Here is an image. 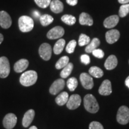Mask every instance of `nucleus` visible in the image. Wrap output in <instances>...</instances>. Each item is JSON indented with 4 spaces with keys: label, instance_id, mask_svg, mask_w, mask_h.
<instances>
[{
    "label": "nucleus",
    "instance_id": "nucleus-3",
    "mask_svg": "<svg viewBox=\"0 0 129 129\" xmlns=\"http://www.w3.org/2000/svg\"><path fill=\"white\" fill-rule=\"evenodd\" d=\"M18 23L19 29L22 32H30L33 29L34 26L33 19L28 16H21L19 19Z\"/></svg>",
    "mask_w": 129,
    "mask_h": 129
},
{
    "label": "nucleus",
    "instance_id": "nucleus-33",
    "mask_svg": "<svg viewBox=\"0 0 129 129\" xmlns=\"http://www.w3.org/2000/svg\"><path fill=\"white\" fill-rule=\"evenodd\" d=\"M35 3L38 6L43 9H46L50 6L51 3V0H34Z\"/></svg>",
    "mask_w": 129,
    "mask_h": 129
},
{
    "label": "nucleus",
    "instance_id": "nucleus-39",
    "mask_svg": "<svg viewBox=\"0 0 129 129\" xmlns=\"http://www.w3.org/2000/svg\"><path fill=\"white\" fill-rule=\"evenodd\" d=\"M118 1L121 4H126L129 3V0H118Z\"/></svg>",
    "mask_w": 129,
    "mask_h": 129
},
{
    "label": "nucleus",
    "instance_id": "nucleus-16",
    "mask_svg": "<svg viewBox=\"0 0 129 129\" xmlns=\"http://www.w3.org/2000/svg\"><path fill=\"white\" fill-rule=\"evenodd\" d=\"M29 66V62L25 59H22L16 62L14 65V70L17 73L23 72Z\"/></svg>",
    "mask_w": 129,
    "mask_h": 129
},
{
    "label": "nucleus",
    "instance_id": "nucleus-25",
    "mask_svg": "<svg viewBox=\"0 0 129 129\" xmlns=\"http://www.w3.org/2000/svg\"><path fill=\"white\" fill-rule=\"evenodd\" d=\"M54 20V19L52 16L49 14H43L40 17V23L43 26H47L51 24Z\"/></svg>",
    "mask_w": 129,
    "mask_h": 129
},
{
    "label": "nucleus",
    "instance_id": "nucleus-4",
    "mask_svg": "<svg viewBox=\"0 0 129 129\" xmlns=\"http://www.w3.org/2000/svg\"><path fill=\"white\" fill-rule=\"evenodd\" d=\"M117 120L118 123L125 125L129 122V108L126 106H121L118 109L117 114Z\"/></svg>",
    "mask_w": 129,
    "mask_h": 129
},
{
    "label": "nucleus",
    "instance_id": "nucleus-36",
    "mask_svg": "<svg viewBox=\"0 0 129 129\" xmlns=\"http://www.w3.org/2000/svg\"><path fill=\"white\" fill-rule=\"evenodd\" d=\"M81 61L84 64H88L90 63V58L87 54H83L81 56Z\"/></svg>",
    "mask_w": 129,
    "mask_h": 129
},
{
    "label": "nucleus",
    "instance_id": "nucleus-37",
    "mask_svg": "<svg viewBox=\"0 0 129 129\" xmlns=\"http://www.w3.org/2000/svg\"><path fill=\"white\" fill-rule=\"evenodd\" d=\"M67 3L69 5L72 6H74L77 4L78 3V0H67Z\"/></svg>",
    "mask_w": 129,
    "mask_h": 129
},
{
    "label": "nucleus",
    "instance_id": "nucleus-41",
    "mask_svg": "<svg viewBox=\"0 0 129 129\" xmlns=\"http://www.w3.org/2000/svg\"><path fill=\"white\" fill-rule=\"evenodd\" d=\"M3 40H4V37H3V35L1 34H0V44L2 43Z\"/></svg>",
    "mask_w": 129,
    "mask_h": 129
},
{
    "label": "nucleus",
    "instance_id": "nucleus-10",
    "mask_svg": "<svg viewBox=\"0 0 129 129\" xmlns=\"http://www.w3.org/2000/svg\"><path fill=\"white\" fill-rule=\"evenodd\" d=\"M81 103V98L79 94H72L69 98L67 106L69 109L74 110L78 108Z\"/></svg>",
    "mask_w": 129,
    "mask_h": 129
},
{
    "label": "nucleus",
    "instance_id": "nucleus-42",
    "mask_svg": "<svg viewBox=\"0 0 129 129\" xmlns=\"http://www.w3.org/2000/svg\"><path fill=\"white\" fill-rule=\"evenodd\" d=\"M29 129H38V128H37V127L36 126H34V125H33V126L30 127Z\"/></svg>",
    "mask_w": 129,
    "mask_h": 129
},
{
    "label": "nucleus",
    "instance_id": "nucleus-32",
    "mask_svg": "<svg viewBox=\"0 0 129 129\" xmlns=\"http://www.w3.org/2000/svg\"><path fill=\"white\" fill-rule=\"evenodd\" d=\"M77 46V42L75 40H71L69 43L68 44L66 47V51L67 53H69V54H71L74 52L75 50V48Z\"/></svg>",
    "mask_w": 129,
    "mask_h": 129
},
{
    "label": "nucleus",
    "instance_id": "nucleus-31",
    "mask_svg": "<svg viewBox=\"0 0 129 129\" xmlns=\"http://www.w3.org/2000/svg\"><path fill=\"white\" fill-rule=\"evenodd\" d=\"M129 13V4H122L119 10V16L120 17H124Z\"/></svg>",
    "mask_w": 129,
    "mask_h": 129
},
{
    "label": "nucleus",
    "instance_id": "nucleus-23",
    "mask_svg": "<svg viewBox=\"0 0 129 129\" xmlns=\"http://www.w3.org/2000/svg\"><path fill=\"white\" fill-rule=\"evenodd\" d=\"M65 40L64 39H59L58 41L56 42V44H54V47H53V51H54V54H59L62 52L65 46Z\"/></svg>",
    "mask_w": 129,
    "mask_h": 129
},
{
    "label": "nucleus",
    "instance_id": "nucleus-43",
    "mask_svg": "<svg viewBox=\"0 0 129 129\" xmlns=\"http://www.w3.org/2000/svg\"><path fill=\"white\" fill-rule=\"evenodd\" d=\"M128 63H129V60H128Z\"/></svg>",
    "mask_w": 129,
    "mask_h": 129
},
{
    "label": "nucleus",
    "instance_id": "nucleus-9",
    "mask_svg": "<svg viewBox=\"0 0 129 129\" xmlns=\"http://www.w3.org/2000/svg\"><path fill=\"white\" fill-rule=\"evenodd\" d=\"M17 117L15 114L10 113L5 116L3 120V125L7 129H12L17 123Z\"/></svg>",
    "mask_w": 129,
    "mask_h": 129
},
{
    "label": "nucleus",
    "instance_id": "nucleus-30",
    "mask_svg": "<svg viewBox=\"0 0 129 129\" xmlns=\"http://www.w3.org/2000/svg\"><path fill=\"white\" fill-rule=\"evenodd\" d=\"M90 42V37L84 34H81L80 35L78 40V44L80 46H84L88 45Z\"/></svg>",
    "mask_w": 129,
    "mask_h": 129
},
{
    "label": "nucleus",
    "instance_id": "nucleus-35",
    "mask_svg": "<svg viewBox=\"0 0 129 129\" xmlns=\"http://www.w3.org/2000/svg\"><path fill=\"white\" fill-rule=\"evenodd\" d=\"M89 129H104L101 123L98 121H92L89 125Z\"/></svg>",
    "mask_w": 129,
    "mask_h": 129
},
{
    "label": "nucleus",
    "instance_id": "nucleus-34",
    "mask_svg": "<svg viewBox=\"0 0 129 129\" xmlns=\"http://www.w3.org/2000/svg\"><path fill=\"white\" fill-rule=\"evenodd\" d=\"M92 54L94 57L99 58V59H102L105 56L104 51L101 49H99V48H97V49L94 50V51H93Z\"/></svg>",
    "mask_w": 129,
    "mask_h": 129
},
{
    "label": "nucleus",
    "instance_id": "nucleus-11",
    "mask_svg": "<svg viewBox=\"0 0 129 129\" xmlns=\"http://www.w3.org/2000/svg\"><path fill=\"white\" fill-rule=\"evenodd\" d=\"M65 82L63 79H57L55 81H54L50 87L49 91L51 94L56 95L59 93L61 90L63 89Z\"/></svg>",
    "mask_w": 129,
    "mask_h": 129
},
{
    "label": "nucleus",
    "instance_id": "nucleus-40",
    "mask_svg": "<svg viewBox=\"0 0 129 129\" xmlns=\"http://www.w3.org/2000/svg\"><path fill=\"white\" fill-rule=\"evenodd\" d=\"M125 84L126 86L129 88V76L127 77L125 81Z\"/></svg>",
    "mask_w": 129,
    "mask_h": 129
},
{
    "label": "nucleus",
    "instance_id": "nucleus-15",
    "mask_svg": "<svg viewBox=\"0 0 129 129\" xmlns=\"http://www.w3.org/2000/svg\"><path fill=\"white\" fill-rule=\"evenodd\" d=\"M119 19V16L117 15H112L106 17L104 22V27L108 29L114 28L118 23Z\"/></svg>",
    "mask_w": 129,
    "mask_h": 129
},
{
    "label": "nucleus",
    "instance_id": "nucleus-28",
    "mask_svg": "<svg viewBox=\"0 0 129 129\" xmlns=\"http://www.w3.org/2000/svg\"><path fill=\"white\" fill-rule=\"evenodd\" d=\"M61 20L63 23L68 25H73L76 22V18L70 14H64L62 17Z\"/></svg>",
    "mask_w": 129,
    "mask_h": 129
},
{
    "label": "nucleus",
    "instance_id": "nucleus-20",
    "mask_svg": "<svg viewBox=\"0 0 129 129\" xmlns=\"http://www.w3.org/2000/svg\"><path fill=\"white\" fill-rule=\"evenodd\" d=\"M79 22L81 25L92 26L93 25V20L91 16L87 13H81L80 15Z\"/></svg>",
    "mask_w": 129,
    "mask_h": 129
},
{
    "label": "nucleus",
    "instance_id": "nucleus-24",
    "mask_svg": "<svg viewBox=\"0 0 129 129\" xmlns=\"http://www.w3.org/2000/svg\"><path fill=\"white\" fill-rule=\"evenodd\" d=\"M90 75L91 76L94 77L95 78H101L104 75V71L99 67H92L88 70Z\"/></svg>",
    "mask_w": 129,
    "mask_h": 129
},
{
    "label": "nucleus",
    "instance_id": "nucleus-29",
    "mask_svg": "<svg viewBox=\"0 0 129 129\" xmlns=\"http://www.w3.org/2000/svg\"><path fill=\"white\" fill-rule=\"evenodd\" d=\"M67 84L69 90L70 91H73L76 89L77 86H78V81L75 77H72V78L68 79V80L67 81Z\"/></svg>",
    "mask_w": 129,
    "mask_h": 129
},
{
    "label": "nucleus",
    "instance_id": "nucleus-14",
    "mask_svg": "<svg viewBox=\"0 0 129 129\" xmlns=\"http://www.w3.org/2000/svg\"><path fill=\"white\" fill-rule=\"evenodd\" d=\"M99 93L102 96H108L112 93V86L110 81L105 80L102 82L99 88Z\"/></svg>",
    "mask_w": 129,
    "mask_h": 129
},
{
    "label": "nucleus",
    "instance_id": "nucleus-2",
    "mask_svg": "<svg viewBox=\"0 0 129 129\" xmlns=\"http://www.w3.org/2000/svg\"><path fill=\"white\" fill-rule=\"evenodd\" d=\"M37 78L38 75L35 71H28L22 74L20 78V83L23 86H31L36 83Z\"/></svg>",
    "mask_w": 129,
    "mask_h": 129
},
{
    "label": "nucleus",
    "instance_id": "nucleus-18",
    "mask_svg": "<svg viewBox=\"0 0 129 129\" xmlns=\"http://www.w3.org/2000/svg\"><path fill=\"white\" fill-rule=\"evenodd\" d=\"M118 64L117 58L114 55H110L106 59L104 66L107 70H112L117 67Z\"/></svg>",
    "mask_w": 129,
    "mask_h": 129
},
{
    "label": "nucleus",
    "instance_id": "nucleus-19",
    "mask_svg": "<svg viewBox=\"0 0 129 129\" xmlns=\"http://www.w3.org/2000/svg\"><path fill=\"white\" fill-rule=\"evenodd\" d=\"M51 10L56 14L60 13L63 10V4L60 0H53L50 4Z\"/></svg>",
    "mask_w": 129,
    "mask_h": 129
},
{
    "label": "nucleus",
    "instance_id": "nucleus-17",
    "mask_svg": "<svg viewBox=\"0 0 129 129\" xmlns=\"http://www.w3.org/2000/svg\"><path fill=\"white\" fill-rule=\"evenodd\" d=\"M35 117V111L33 109H29L25 113L22 120L23 127H28L33 121Z\"/></svg>",
    "mask_w": 129,
    "mask_h": 129
},
{
    "label": "nucleus",
    "instance_id": "nucleus-6",
    "mask_svg": "<svg viewBox=\"0 0 129 129\" xmlns=\"http://www.w3.org/2000/svg\"><path fill=\"white\" fill-rule=\"evenodd\" d=\"M52 53V48L48 43H43L39 48V54L42 59L44 60L50 59Z\"/></svg>",
    "mask_w": 129,
    "mask_h": 129
},
{
    "label": "nucleus",
    "instance_id": "nucleus-8",
    "mask_svg": "<svg viewBox=\"0 0 129 129\" xmlns=\"http://www.w3.org/2000/svg\"><path fill=\"white\" fill-rule=\"evenodd\" d=\"M80 79L82 85L85 89L90 90L93 87L94 83L93 78L89 74L83 72L80 75Z\"/></svg>",
    "mask_w": 129,
    "mask_h": 129
},
{
    "label": "nucleus",
    "instance_id": "nucleus-5",
    "mask_svg": "<svg viewBox=\"0 0 129 129\" xmlns=\"http://www.w3.org/2000/svg\"><path fill=\"white\" fill-rule=\"evenodd\" d=\"M10 67L8 59L5 56L0 57V78H5L9 76Z\"/></svg>",
    "mask_w": 129,
    "mask_h": 129
},
{
    "label": "nucleus",
    "instance_id": "nucleus-21",
    "mask_svg": "<svg viewBox=\"0 0 129 129\" xmlns=\"http://www.w3.org/2000/svg\"><path fill=\"white\" fill-rule=\"evenodd\" d=\"M101 44V41L98 38H94L90 42V43L85 48V51L88 53H91L94 51V50L97 49V48Z\"/></svg>",
    "mask_w": 129,
    "mask_h": 129
},
{
    "label": "nucleus",
    "instance_id": "nucleus-26",
    "mask_svg": "<svg viewBox=\"0 0 129 129\" xmlns=\"http://www.w3.org/2000/svg\"><path fill=\"white\" fill-rule=\"evenodd\" d=\"M74 65L72 63H69L65 67L63 68V69H62V71L60 72V77L62 78H66L68 77L70 75V74H71L72 71V69H73Z\"/></svg>",
    "mask_w": 129,
    "mask_h": 129
},
{
    "label": "nucleus",
    "instance_id": "nucleus-1",
    "mask_svg": "<svg viewBox=\"0 0 129 129\" xmlns=\"http://www.w3.org/2000/svg\"><path fill=\"white\" fill-rule=\"evenodd\" d=\"M84 106L88 112L94 114L98 112L99 106L97 100L93 95L87 94L84 98Z\"/></svg>",
    "mask_w": 129,
    "mask_h": 129
},
{
    "label": "nucleus",
    "instance_id": "nucleus-12",
    "mask_svg": "<svg viewBox=\"0 0 129 129\" xmlns=\"http://www.w3.org/2000/svg\"><path fill=\"white\" fill-rule=\"evenodd\" d=\"M12 20L9 14L5 11L0 12V26L4 29H8L11 26Z\"/></svg>",
    "mask_w": 129,
    "mask_h": 129
},
{
    "label": "nucleus",
    "instance_id": "nucleus-27",
    "mask_svg": "<svg viewBox=\"0 0 129 129\" xmlns=\"http://www.w3.org/2000/svg\"><path fill=\"white\" fill-rule=\"evenodd\" d=\"M69 59L68 56H63L60 59H59V60L56 62V68L57 69H60L63 68L64 67H65L69 63Z\"/></svg>",
    "mask_w": 129,
    "mask_h": 129
},
{
    "label": "nucleus",
    "instance_id": "nucleus-7",
    "mask_svg": "<svg viewBox=\"0 0 129 129\" xmlns=\"http://www.w3.org/2000/svg\"><path fill=\"white\" fill-rule=\"evenodd\" d=\"M64 30L62 27L55 26L51 29L47 34V37L50 40H56L60 38L63 36Z\"/></svg>",
    "mask_w": 129,
    "mask_h": 129
},
{
    "label": "nucleus",
    "instance_id": "nucleus-38",
    "mask_svg": "<svg viewBox=\"0 0 129 129\" xmlns=\"http://www.w3.org/2000/svg\"><path fill=\"white\" fill-rule=\"evenodd\" d=\"M33 15L34 16V17H35V18H39V17H41L40 16V14L39 12H38V11H34L33 13Z\"/></svg>",
    "mask_w": 129,
    "mask_h": 129
},
{
    "label": "nucleus",
    "instance_id": "nucleus-22",
    "mask_svg": "<svg viewBox=\"0 0 129 129\" xmlns=\"http://www.w3.org/2000/svg\"><path fill=\"white\" fill-rule=\"evenodd\" d=\"M69 99L68 93L66 91L61 93L56 98V103L58 105L63 106L64 104H67L68 101Z\"/></svg>",
    "mask_w": 129,
    "mask_h": 129
},
{
    "label": "nucleus",
    "instance_id": "nucleus-13",
    "mask_svg": "<svg viewBox=\"0 0 129 129\" xmlns=\"http://www.w3.org/2000/svg\"><path fill=\"white\" fill-rule=\"evenodd\" d=\"M120 37V33L117 29H111L106 32L105 38L108 44H112L117 42Z\"/></svg>",
    "mask_w": 129,
    "mask_h": 129
}]
</instances>
